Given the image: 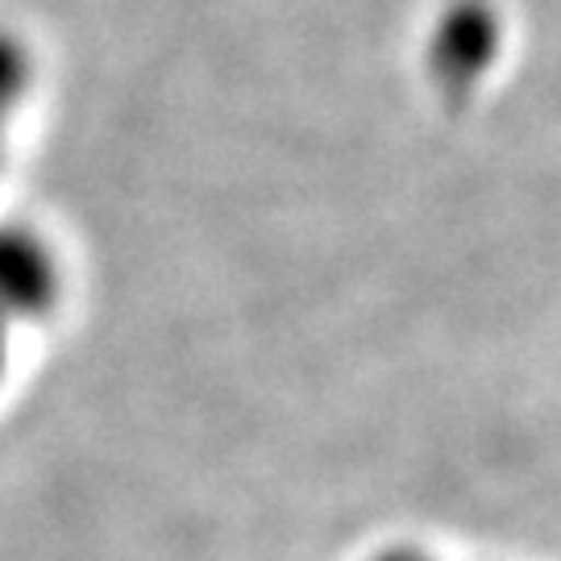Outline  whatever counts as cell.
Returning a JSON list of instances; mask_svg holds the SVG:
<instances>
[{"instance_id":"3","label":"cell","mask_w":561,"mask_h":561,"mask_svg":"<svg viewBox=\"0 0 561 561\" xmlns=\"http://www.w3.org/2000/svg\"><path fill=\"white\" fill-rule=\"evenodd\" d=\"M30 80H34L30 50L21 46V38L13 30H0V134H4L9 117L18 113V104L25 101Z\"/></svg>"},{"instance_id":"4","label":"cell","mask_w":561,"mask_h":561,"mask_svg":"<svg viewBox=\"0 0 561 561\" xmlns=\"http://www.w3.org/2000/svg\"><path fill=\"white\" fill-rule=\"evenodd\" d=\"M4 362H9V324L0 321V375H4Z\"/></svg>"},{"instance_id":"2","label":"cell","mask_w":561,"mask_h":561,"mask_svg":"<svg viewBox=\"0 0 561 561\" xmlns=\"http://www.w3.org/2000/svg\"><path fill=\"white\" fill-rule=\"evenodd\" d=\"M433 55L449 80H474L482 67L495 55V21L491 13H482L479 4L454 9L437 30Z\"/></svg>"},{"instance_id":"5","label":"cell","mask_w":561,"mask_h":561,"mask_svg":"<svg viewBox=\"0 0 561 561\" xmlns=\"http://www.w3.org/2000/svg\"><path fill=\"white\" fill-rule=\"evenodd\" d=\"M0 159H4V134H0Z\"/></svg>"},{"instance_id":"1","label":"cell","mask_w":561,"mask_h":561,"mask_svg":"<svg viewBox=\"0 0 561 561\" xmlns=\"http://www.w3.org/2000/svg\"><path fill=\"white\" fill-rule=\"evenodd\" d=\"M59 300V262L50 245L18 225L0 229V321L25 324L46 317Z\"/></svg>"}]
</instances>
